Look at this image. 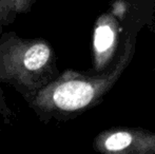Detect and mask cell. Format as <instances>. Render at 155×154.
<instances>
[{
	"instance_id": "1",
	"label": "cell",
	"mask_w": 155,
	"mask_h": 154,
	"mask_svg": "<svg viewBox=\"0 0 155 154\" xmlns=\"http://www.w3.org/2000/svg\"><path fill=\"white\" fill-rule=\"evenodd\" d=\"M132 54L133 44L127 38L121 54L112 67L94 75L74 70L59 73L27 101L28 106L43 123L71 118L99 103L123 74Z\"/></svg>"
},
{
	"instance_id": "2",
	"label": "cell",
	"mask_w": 155,
	"mask_h": 154,
	"mask_svg": "<svg viewBox=\"0 0 155 154\" xmlns=\"http://www.w3.org/2000/svg\"><path fill=\"white\" fill-rule=\"evenodd\" d=\"M59 75L53 47L43 38L0 35V82L13 87L25 101Z\"/></svg>"
},
{
	"instance_id": "3",
	"label": "cell",
	"mask_w": 155,
	"mask_h": 154,
	"mask_svg": "<svg viewBox=\"0 0 155 154\" xmlns=\"http://www.w3.org/2000/svg\"><path fill=\"white\" fill-rule=\"evenodd\" d=\"M93 147L106 154H155V134L145 129L113 128L96 136Z\"/></svg>"
},
{
	"instance_id": "4",
	"label": "cell",
	"mask_w": 155,
	"mask_h": 154,
	"mask_svg": "<svg viewBox=\"0 0 155 154\" xmlns=\"http://www.w3.org/2000/svg\"><path fill=\"white\" fill-rule=\"evenodd\" d=\"M118 44V25L111 14L96 20L93 32V68L96 73L110 68Z\"/></svg>"
},
{
	"instance_id": "5",
	"label": "cell",
	"mask_w": 155,
	"mask_h": 154,
	"mask_svg": "<svg viewBox=\"0 0 155 154\" xmlns=\"http://www.w3.org/2000/svg\"><path fill=\"white\" fill-rule=\"evenodd\" d=\"M37 0H0V35L4 28L10 25L19 15L32 10Z\"/></svg>"
},
{
	"instance_id": "6",
	"label": "cell",
	"mask_w": 155,
	"mask_h": 154,
	"mask_svg": "<svg viewBox=\"0 0 155 154\" xmlns=\"http://www.w3.org/2000/svg\"><path fill=\"white\" fill-rule=\"evenodd\" d=\"M1 84H2L0 82V118L3 119L5 123H10L13 120L14 114L8 106V103H6L5 96H4V92L1 88Z\"/></svg>"
}]
</instances>
